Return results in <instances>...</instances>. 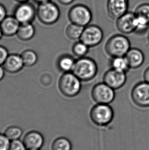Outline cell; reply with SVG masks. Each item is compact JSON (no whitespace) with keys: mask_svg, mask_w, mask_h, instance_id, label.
Wrapping results in <instances>:
<instances>
[{"mask_svg":"<svg viewBox=\"0 0 149 150\" xmlns=\"http://www.w3.org/2000/svg\"><path fill=\"white\" fill-rule=\"evenodd\" d=\"M72 72L81 81H89L97 75V63L91 58L86 57H81L75 62Z\"/></svg>","mask_w":149,"mask_h":150,"instance_id":"6da1fadb","label":"cell"},{"mask_svg":"<svg viewBox=\"0 0 149 150\" xmlns=\"http://www.w3.org/2000/svg\"><path fill=\"white\" fill-rule=\"evenodd\" d=\"M130 49V41L127 37L123 35H113L105 44L106 52L112 57H125Z\"/></svg>","mask_w":149,"mask_h":150,"instance_id":"7a4b0ae2","label":"cell"},{"mask_svg":"<svg viewBox=\"0 0 149 150\" xmlns=\"http://www.w3.org/2000/svg\"><path fill=\"white\" fill-rule=\"evenodd\" d=\"M81 81L72 72L64 73L59 80V89L65 96L73 98L80 92L82 86Z\"/></svg>","mask_w":149,"mask_h":150,"instance_id":"3957f363","label":"cell"},{"mask_svg":"<svg viewBox=\"0 0 149 150\" xmlns=\"http://www.w3.org/2000/svg\"><path fill=\"white\" fill-rule=\"evenodd\" d=\"M37 16L43 24L51 25L59 20L60 16V11L56 4L49 1L38 4Z\"/></svg>","mask_w":149,"mask_h":150,"instance_id":"277c9868","label":"cell"},{"mask_svg":"<svg viewBox=\"0 0 149 150\" xmlns=\"http://www.w3.org/2000/svg\"><path fill=\"white\" fill-rule=\"evenodd\" d=\"M114 117V111L108 104H99L94 105L90 112V118L93 124L98 126L109 125Z\"/></svg>","mask_w":149,"mask_h":150,"instance_id":"5b68a950","label":"cell"},{"mask_svg":"<svg viewBox=\"0 0 149 150\" xmlns=\"http://www.w3.org/2000/svg\"><path fill=\"white\" fill-rule=\"evenodd\" d=\"M68 18L71 23L85 27L91 22L93 14L87 6L83 4H76L69 10Z\"/></svg>","mask_w":149,"mask_h":150,"instance_id":"8992f818","label":"cell"},{"mask_svg":"<svg viewBox=\"0 0 149 150\" xmlns=\"http://www.w3.org/2000/svg\"><path fill=\"white\" fill-rule=\"evenodd\" d=\"M115 96V90L104 82L97 83L91 90V97L97 103L109 105L114 100Z\"/></svg>","mask_w":149,"mask_h":150,"instance_id":"52a82bcc","label":"cell"},{"mask_svg":"<svg viewBox=\"0 0 149 150\" xmlns=\"http://www.w3.org/2000/svg\"><path fill=\"white\" fill-rule=\"evenodd\" d=\"M37 10L31 3H19L14 8L13 16L20 24L32 23L37 16Z\"/></svg>","mask_w":149,"mask_h":150,"instance_id":"ba28073f","label":"cell"},{"mask_svg":"<svg viewBox=\"0 0 149 150\" xmlns=\"http://www.w3.org/2000/svg\"><path fill=\"white\" fill-rule=\"evenodd\" d=\"M103 30L96 25H91L85 27L80 41L89 47H95L99 45L103 39Z\"/></svg>","mask_w":149,"mask_h":150,"instance_id":"9c48e42d","label":"cell"},{"mask_svg":"<svg viewBox=\"0 0 149 150\" xmlns=\"http://www.w3.org/2000/svg\"><path fill=\"white\" fill-rule=\"evenodd\" d=\"M131 98L139 107H149V83L145 81L137 83L131 91Z\"/></svg>","mask_w":149,"mask_h":150,"instance_id":"30bf717a","label":"cell"},{"mask_svg":"<svg viewBox=\"0 0 149 150\" xmlns=\"http://www.w3.org/2000/svg\"><path fill=\"white\" fill-rule=\"evenodd\" d=\"M117 28L124 34H129L136 29L137 20L134 13L126 12L117 20Z\"/></svg>","mask_w":149,"mask_h":150,"instance_id":"8fae6325","label":"cell"},{"mask_svg":"<svg viewBox=\"0 0 149 150\" xmlns=\"http://www.w3.org/2000/svg\"><path fill=\"white\" fill-rule=\"evenodd\" d=\"M137 27L135 32L144 33L149 27V4L143 3L137 6L134 11Z\"/></svg>","mask_w":149,"mask_h":150,"instance_id":"7c38bea8","label":"cell"},{"mask_svg":"<svg viewBox=\"0 0 149 150\" xmlns=\"http://www.w3.org/2000/svg\"><path fill=\"white\" fill-rule=\"evenodd\" d=\"M127 76L126 73L111 69L106 71L103 76V81L113 89H119L125 85Z\"/></svg>","mask_w":149,"mask_h":150,"instance_id":"4fadbf2b","label":"cell"},{"mask_svg":"<svg viewBox=\"0 0 149 150\" xmlns=\"http://www.w3.org/2000/svg\"><path fill=\"white\" fill-rule=\"evenodd\" d=\"M129 0H107V9L110 18L117 20L128 12Z\"/></svg>","mask_w":149,"mask_h":150,"instance_id":"5bb4252c","label":"cell"},{"mask_svg":"<svg viewBox=\"0 0 149 150\" xmlns=\"http://www.w3.org/2000/svg\"><path fill=\"white\" fill-rule=\"evenodd\" d=\"M22 142L28 150H41L44 143V137L37 131H31L25 134Z\"/></svg>","mask_w":149,"mask_h":150,"instance_id":"9a60e30c","label":"cell"},{"mask_svg":"<svg viewBox=\"0 0 149 150\" xmlns=\"http://www.w3.org/2000/svg\"><path fill=\"white\" fill-rule=\"evenodd\" d=\"M24 66L21 55L15 53L9 54L3 65L5 71L11 74L20 72Z\"/></svg>","mask_w":149,"mask_h":150,"instance_id":"2e32d148","label":"cell"},{"mask_svg":"<svg viewBox=\"0 0 149 150\" xmlns=\"http://www.w3.org/2000/svg\"><path fill=\"white\" fill-rule=\"evenodd\" d=\"M20 26V23L13 16H7L0 23V28L2 34L7 37L16 35Z\"/></svg>","mask_w":149,"mask_h":150,"instance_id":"e0dca14e","label":"cell"},{"mask_svg":"<svg viewBox=\"0 0 149 150\" xmlns=\"http://www.w3.org/2000/svg\"><path fill=\"white\" fill-rule=\"evenodd\" d=\"M130 68L137 69L143 64L145 56L143 52L137 48L130 49L125 56Z\"/></svg>","mask_w":149,"mask_h":150,"instance_id":"ac0fdd59","label":"cell"},{"mask_svg":"<svg viewBox=\"0 0 149 150\" xmlns=\"http://www.w3.org/2000/svg\"><path fill=\"white\" fill-rule=\"evenodd\" d=\"M35 35V28L32 23L20 24L16 35L22 41L30 40Z\"/></svg>","mask_w":149,"mask_h":150,"instance_id":"d6986e66","label":"cell"},{"mask_svg":"<svg viewBox=\"0 0 149 150\" xmlns=\"http://www.w3.org/2000/svg\"><path fill=\"white\" fill-rule=\"evenodd\" d=\"M76 61L73 57L68 54L61 55L59 57L57 65L59 70L63 73L72 72Z\"/></svg>","mask_w":149,"mask_h":150,"instance_id":"ffe728a7","label":"cell"},{"mask_svg":"<svg viewBox=\"0 0 149 150\" xmlns=\"http://www.w3.org/2000/svg\"><path fill=\"white\" fill-rule=\"evenodd\" d=\"M110 64L111 69L124 73H126L130 68L125 57H112Z\"/></svg>","mask_w":149,"mask_h":150,"instance_id":"44dd1931","label":"cell"},{"mask_svg":"<svg viewBox=\"0 0 149 150\" xmlns=\"http://www.w3.org/2000/svg\"><path fill=\"white\" fill-rule=\"evenodd\" d=\"M51 150H72L71 141L65 137H58L53 141L51 146Z\"/></svg>","mask_w":149,"mask_h":150,"instance_id":"7402d4cb","label":"cell"},{"mask_svg":"<svg viewBox=\"0 0 149 150\" xmlns=\"http://www.w3.org/2000/svg\"><path fill=\"white\" fill-rule=\"evenodd\" d=\"M20 55L22 58L25 66L32 67L38 62V55L35 51L32 50L27 49L24 51Z\"/></svg>","mask_w":149,"mask_h":150,"instance_id":"603a6c76","label":"cell"},{"mask_svg":"<svg viewBox=\"0 0 149 150\" xmlns=\"http://www.w3.org/2000/svg\"><path fill=\"white\" fill-rule=\"evenodd\" d=\"M84 28V27L79 26L78 25L71 23L67 26L66 28V35L69 39L72 40L80 39Z\"/></svg>","mask_w":149,"mask_h":150,"instance_id":"cb8c5ba5","label":"cell"},{"mask_svg":"<svg viewBox=\"0 0 149 150\" xmlns=\"http://www.w3.org/2000/svg\"><path fill=\"white\" fill-rule=\"evenodd\" d=\"M4 134L12 142L20 139L23 134V131L22 128L18 126H10L5 130Z\"/></svg>","mask_w":149,"mask_h":150,"instance_id":"d4e9b609","label":"cell"},{"mask_svg":"<svg viewBox=\"0 0 149 150\" xmlns=\"http://www.w3.org/2000/svg\"><path fill=\"white\" fill-rule=\"evenodd\" d=\"M89 46L81 41L74 43L72 48L73 53L79 58L84 57L89 52Z\"/></svg>","mask_w":149,"mask_h":150,"instance_id":"484cf974","label":"cell"},{"mask_svg":"<svg viewBox=\"0 0 149 150\" xmlns=\"http://www.w3.org/2000/svg\"><path fill=\"white\" fill-rule=\"evenodd\" d=\"M8 150H28V149L22 140L18 139L11 142Z\"/></svg>","mask_w":149,"mask_h":150,"instance_id":"4316f807","label":"cell"},{"mask_svg":"<svg viewBox=\"0 0 149 150\" xmlns=\"http://www.w3.org/2000/svg\"><path fill=\"white\" fill-rule=\"evenodd\" d=\"M10 141L4 133H0V150H8Z\"/></svg>","mask_w":149,"mask_h":150,"instance_id":"83f0119b","label":"cell"},{"mask_svg":"<svg viewBox=\"0 0 149 150\" xmlns=\"http://www.w3.org/2000/svg\"><path fill=\"white\" fill-rule=\"evenodd\" d=\"M9 54L8 50L6 47L0 45V65L3 66Z\"/></svg>","mask_w":149,"mask_h":150,"instance_id":"f1b7e54d","label":"cell"},{"mask_svg":"<svg viewBox=\"0 0 149 150\" xmlns=\"http://www.w3.org/2000/svg\"><path fill=\"white\" fill-rule=\"evenodd\" d=\"M7 9L3 4L0 3V23L7 16Z\"/></svg>","mask_w":149,"mask_h":150,"instance_id":"f546056e","label":"cell"},{"mask_svg":"<svg viewBox=\"0 0 149 150\" xmlns=\"http://www.w3.org/2000/svg\"><path fill=\"white\" fill-rule=\"evenodd\" d=\"M57 1L60 4L65 6L70 5L74 1V0H57Z\"/></svg>","mask_w":149,"mask_h":150,"instance_id":"4dcf8cb0","label":"cell"},{"mask_svg":"<svg viewBox=\"0 0 149 150\" xmlns=\"http://www.w3.org/2000/svg\"><path fill=\"white\" fill-rule=\"evenodd\" d=\"M143 79L145 81L149 83V67L147 68L144 72Z\"/></svg>","mask_w":149,"mask_h":150,"instance_id":"1f68e13d","label":"cell"},{"mask_svg":"<svg viewBox=\"0 0 149 150\" xmlns=\"http://www.w3.org/2000/svg\"><path fill=\"white\" fill-rule=\"evenodd\" d=\"M5 70L4 69L3 66L0 65V81L4 79L5 75Z\"/></svg>","mask_w":149,"mask_h":150,"instance_id":"d6a6232c","label":"cell"},{"mask_svg":"<svg viewBox=\"0 0 149 150\" xmlns=\"http://www.w3.org/2000/svg\"><path fill=\"white\" fill-rule=\"evenodd\" d=\"M34 1L37 3H38V4H42V3H44L46 2L51 1V0H34Z\"/></svg>","mask_w":149,"mask_h":150,"instance_id":"836d02e7","label":"cell"},{"mask_svg":"<svg viewBox=\"0 0 149 150\" xmlns=\"http://www.w3.org/2000/svg\"><path fill=\"white\" fill-rule=\"evenodd\" d=\"M15 1L17 2H18V3H22L29 2L30 0H15Z\"/></svg>","mask_w":149,"mask_h":150,"instance_id":"e575fe53","label":"cell"},{"mask_svg":"<svg viewBox=\"0 0 149 150\" xmlns=\"http://www.w3.org/2000/svg\"><path fill=\"white\" fill-rule=\"evenodd\" d=\"M3 36V35L2 34V31H1V28H0V40L2 39Z\"/></svg>","mask_w":149,"mask_h":150,"instance_id":"d590c367","label":"cell"},{"mask_svg":"<svg viewBox=\"0 0 149 150\" xmlns=\"http://www.w3.org/2000/svg\"><path fill=\"white\" fill-rule=\"evenodd\" d=\"M147 40H148V43H149V34H148V35Z\"/></svg>","mask_w":149,"mask_h":150,"instance_id":"8d00e7d4","label":"cell"},{"mask_svg":"<svg viewBox=\"0 0 149 150\" xmlns=\"http://www.w3.org/2000/svg\"></svg>","mask_w":149,"mask_h":150,"instance_id":"74e56055","label":"cell"}]
</instances>
